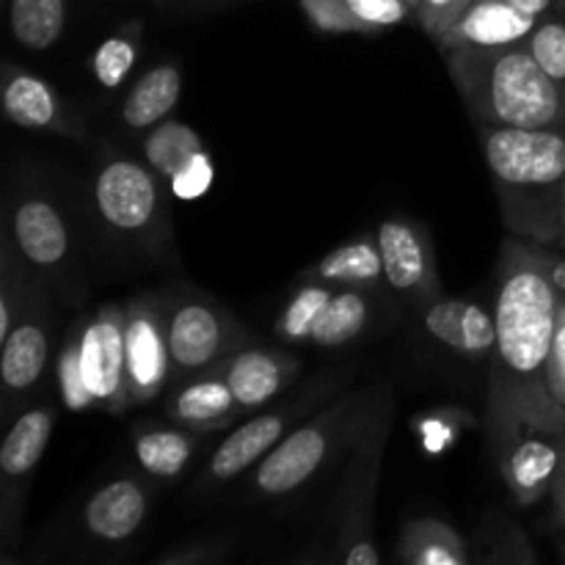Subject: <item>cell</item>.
<instances>
[{
  "mask_svg": "<svg viewBox=\"0 0 565 565\" xmlns=\"http://www.w3.org/2000/svg\"><path fill=\"white\" fill-rule=\"evenodd\" d=\"M563 296L546 268V246L508 237L497 265V348L489 403L550 401L552 345Z\"/></svg>",
  "mask_w": 565,
  "mask_h": 565,
  "instance_id": "cell-1",
  "label": "cell"
},
{
  "mask_svg": "<svg viewBox=\"0 0 565 565\" xmlns=\"http://www.w3.org/2000/svg\"><path fill=\"white\" fill-rule=\"evenodd\" d=\"M478 138L511 235L563 248L565 127L478 125Z\"/></svg>",
  "mask_w": 565,
  "mask_h": 565,
  "instance_id": "cell-2",
  "label": "cell"
},
{
  "mask_svg": "<svg viewBox=\"0 0 565 565\" xmlns=\"http://www.w3.org/2000/svg\"><path fill=\"white\" fill-rule=\"evenodd\" d=\"M445 58L475 125L565 127V92L541 70L527 44L452 47Z\"/></svg>",
  "mask_w": 565,
  "mask_h": 565,
  "instance_id": "cell-3",
  "label": "cell"
},
{
  "mask_svg": "<svg viewBox=\"0 0 565 565\" xmlns=\"http://www.w3.org/2000/svg\"><path fill=\"white\" fill-rule=\"evenodd\" d=\"M489 430L500 472L519 505L552 491L565 450V406L550 401L489 403Z\"/></svg>",
  "mask_w": 565,
  "mask_h": 565,
  "instance_id": "cell-4",
  "label": "cell"
},
{
  "mask_svg": "<svg viewBox=\"0 0 565 565\" xmlns=\"http://www.w3.org/2000/svg\"><path fill=\"white\" fill-rule=\"evenodd\" d=\"M379 401L367 395H345L334 406L315 414L309 423L292 428L254 469L252 486L259 497L296 494L309 483L331 456L364 430Z\"/></svg>",
  "mask_w": 565,
  "mask_h": 565,
  "instance_id": "cell-5",
  "label": "cell"
},
{
  "mask_svg": "<svg viewBox=\"0 0 565 565\" xmlns=\"http://www.w3.org/2000/svg\"><path fill=\"white\" fill-rule=\"evenodd\" d=\"M392 403L379 401L373 417L356 436V456L340 491V527H337V561L345 565H379L381 552L373 539V500L379 489V469L390 434Z\"/></svg>",
  "mask_w": 565,
  "mask_h": 565,
  "instance_id": "cell-6",
  "label": "cell"
},
{
  "mask_svg": "<svg viewBox=\"0 0 565 565\" xmlns=\"http://www.w3.org/2000/svg\"><path fill=\"white\" fill-rule=\"evenodd\" d=\"M171 375L191 379L224 362L241 337L235 320L204 298H177L163 303Z\"/></svg>",
  "mask_w": 565,
  "mask_h": 565,
  "instance_id": "cell-7",
  "label": "cell"
},
{
  "mask_svg": "<svg viewBox=\"0 0 565 565\" xmlns=\"http://www.w3.org/2000/svg\"><path fill=\"white\" fill-rule=\"evenodd\" d=\"M127 315L125 307L105 303L92 320L77 326L81 345V367L94 408L108 414H121L132 406L130 384H127Z\"/></svg>",
  "mask_w": 565,
  "mask_h": 565,
  "instance_id": "cell-8",
  "label": "cell"
},
{
  "mask_svg": "<svg viewBox=\"0 0 565 565\" xmlns=\"http://www.w3.org/2000/svg\"><path fill=\"white\" fill-rule=\"evenodd\" d=\"M99 218L114 232L143 237L163 218V193L158 174L138 160L110 154L94 180Z\"/></svg>",
  "mask_w": 565,
  "mask_h": 565,
  "instance_id": "cell-9",
  "label": "cell"
},
{
  "mask_svg": "<svg viewBox=\"0 0 565 565\" xmlns=\"http://www.w3.org/2000/svg\"><path fill=\"white\" fill-rule=\"evenodd\" d=\"M323 395L326 390L312 386V390L303 392L301 397H292L285 406L274 408V412L268 414H259V417L241 425L235 434H230L221 441V447H215L199 489H215V486L230 483L237 475H243L246 469H252L254 463L263 461V458L290 434L292 425H296L298 419L307 417V414L318 406Z\"/></svg>",
  "mask_w": 565,
  "mask_h": 565,
  "instance_id": "cell-10",
  "label": "cell"
},
{
  "mask_svg": "<svg viewBox=\"0 0 565 565\" xmlns=\"http://www.w3.org/2000/svg\"><path fill=\"white\" fill-rule=\"evenodd\" d=\"M384 257V274L392 290L403 292L419 307H428L439 298V270H436L434 246L423 226L392 215L384 218L375 235Z\"/></svg>",
  "mask_w": 565,
  "mask_h": 565,
  "instance_id": "cell-11",
  "label": "cell"
},
{
  "mask_svg": "<svg viewBox=\"0 0 565 565\" xmlns=\"http://www.w3.org/2000/svg\"><path fill=\"white\" fill-rule=\"evenodd\" d=\"M127 315V384L132 403H147L166 390L171 379V353L166 340L163 303L136 298Z\"/></svg>",
  "mask_w": 565,
  "mask_h": 565,
  "instance_id": "cell-12",
  "label": "cell"
},
{
  "mask_svg": "<svg viewBox=\"0 0 565 565\" xmlns=\"http://www.w3.org/2000/svg\"><path fill=\"white\" fill-rule=\"evenodd\" d=\"M9 241L31 268L55 270L70 257V226L47 196H25L9 218Z\"/></svg>",
  "mask_w": 565,
  "mask_h": 565,
  "instance_id": "cell-13",
  "label": "cell"
},
{
  "mask_svg": "<svg viewBox=\"0 0 565 565\" xmlns=\"http://www.w3.org/2000/svg\"><path fill=\"white\" fill-rule=\"evenodd\" d=\"M213 370L230 384L241 412H254L279 397L292 384L301 362L279 351L246 348V351H232Z\"/></svg>",
  "mask_w": 565,
  "mask_h": 565,
  "instance_id": "cell-14",
  "label": "cell"
},
{
  "mask_svg": "<svg viewBox=\"0 0 565 565\" xmlns=\"http://www.w3.org/2000/svg\"><path fill=\"white\" fill-rule=\"evenodd\" d=\"M544 17H533L505 0H472L469 9L441 33V50L452 47H508L524 44Z\"/></svg>",
  "mask_w": 565,
  "mask_h": 565,
  "instance_id": "cell-15",
  "label": "cell"
},
{
  "mask_svg": "<svg viewBox=\"0 0 565 565\" xmlns=\"http://www.w3.org/2000/svg\"><path fill=\"white\" fill-rule=\"evenodd\" d=\"M425 331L458 356L483 359L497 348L494 309L463 298H436L425 307Z\"/></svg>",
  "mask_w": 565,
  "mask_h": 565,
  "instance_id": "cell-16",
  "label": "cell"
},
{
  "mask_svg": "<svg viewBox=\"0 0 565 565\" xmlns=\"http://www.w3.org/2000/svg\"><path fill=\"white\" fill-rule=\"evenodd\" d=\"M0 379H3L6 397L22 395L33 390L47 370L50 356V320L39 298L28 303L25 312L17 318L14 329L0 340Z\"/></svg>",
  "mask_w": 565,
  "mask_h": 565,
  "instance_id": "cell-17",
  "label": "cell"
},
{
  "mask_svg": "<svg viewBox=\"0 0 565 565\" xmlns=\"http://www.w3.org/2000/svg\"><path fill=\"white\" fill-rule=\"evenodd\" d=\"M237 414H243L241 406H237L230 384L215 370L182 379L166 401V417L193 434H210V430L224 428Z\"/></svg>",
  "mask_w": 565,
  "mask_h": 565,
  "instance_id": "cell-18",
  "label": "cell"
},
{
  "mask_svg": "<svg viewBox=\"0 0 565 565\" xmlns=\"http://www.w3.org/2000/svg\"><path fill=\"white\" fill-rule=\"evenodd\" d=\"M3 110L22 130L58 132V136L70 138H77L83 132L81 125L61 108V99L53 92V86L25 70H11L9 66V72H6Z\"/></svg>",
  "mask_w": 565,
  "mask_h": 565,
  "instance_id": "cell-19",
  "label": "cell"
},
{
  "mask_svg": "<svg viewBox=\"0 0 565 565\" xmlns=\"http://www.w3.org/2000/svg\"><path fill=\"white\" fill-rule=\"evenodd\" d=\"M147 513L149 497L143 486L130 478H119L88 497L86 508H83V524L94 539L119 544V541L132 539L143 527Z\"/></svg>",
  "mask_w": 565,
  "mask_h": 565,
  "instance_id": "cell-20",
  "label": "cell"
},
{
  "mask_svg": "<svg viewBox=\"0 0 565 565\" xmlns=\"http://www.w3.org/2000/svg\"><path fill=\"white\" fill-rule=\"evenodd\" d=\"M182 94V70L174 61H163L138 77L121 103V119L130 130H149L177 108Z\"/></svg>",
  "mask_w": 565,
  "mask_h": 565,
  "instance_id": "cell-21",
  "label": "cell"
},
{
  "mask_svg": "<svg viewBox=\"0 0 565 565\" xmlns=\"http://www.w3.org/2000/svg\"><path fill=\"white\" fill-rule=\"evenodd\" d=\"M53 425L55 412L50 406L31 408V412L17 417L3 447H0V472H3L6 489L11 483H22V480L31 478V472L42 461L44 450H47Z\"/></svg>",
  "mask_w": 565,
  "mask_h": 565,
  "instance_id": "cell-22",
  "label": "cell"
},
{
  "mask_svg": "<svg viewBox=\"0 0 565 565\" xmlns=\"http://www.w3.org/2000/svg\"><path fill=\"white\" fill-rule=\"evenodd\" d=\"M309 281H323L331 287H362L373 290L386 281L384 257L375 237H359L326 254L318 265L307 270Z\"/></svg>",
  "mask_w": 565,
  "mask_h": 565,
  "instance_id": "cell-23",
  "label": "cell"
},
{
  "mask_svg": "<svg viewBox=\"0 0 565 565\" xmlns=\"http://www.w3.org/2000/svg\"><path fill=\"white\" fill-rule=\"evenodd\" d=\"M401 561L412 565H467L472 563L469 546L450 524L439 519H417L401 533Z\"/></svg>",
  "mask_w": 565,
  "mask_h": 565,
  "instance_id": "cell-24",
  "label": "cell"
},
{
  "mask_svg": "<svg viewBox=\"0 0 565 565\" xmlns=\"http://www.w3.org/2000/svg\"><path fill=\"white\" fill-rule=\"evenodd\" d=\"M191 434L193 430L180 428V425L174 428L154 425V428L138 430L132 447H136V458L143 472L160 480L180 478L196 450V439Z\"/></svg>",
  "mask_w": 565,
  "mask_h": 565,
  "instance_id": "cell-25",
  "label": "cell"
},
{
  "mask_svg": "<svg viewBox=\"0 0 565 565\" xmlns=\"http://www.w3.org/2000/svg\"><path fill=\"white\" fill-rule=\"evenodd\" d=\"M370 326V296L362 287H337L320 312L309 342L318 348H342Z\"/></svg>",
  "mask_w": 565,
  "mask_h": 565,
  "instance_id": "cell-26",
  "label": "cell"
},
{
  "mask_svg": "<svg viewBox=\"0 0 565 565\" xmlns=\"http://www.w3.org/2000/svg\"><path fill=\"white\" fill-rule=\"evenodd\" d=\"M204 141L191 125L180 119H163L160 125L149 127L147 138H143V160L149 169L169 182L188 160L196 152H202Z\"/></svg>",
  "mask_w": 565,
  "mask_h": 565,
  "instance_id": "cell-27",
  "label": "cell"
},
{
  "mask_svg": "<svg viewBox=\"0 0 565 565\" xmlns=\"http://www.w3.org/2000/svg\"><path fill=\"white\" fill-rule=\"evenodd\" d=\"M9 25L22 47H53L66 25V0H11Z\"/></svg>",
  "mask_w": 565,
  "mask_h": 565,
  "instance_id": "cell-28",
  "label": "cell"
},
{
  "mask_svg": "<svg viewBox=\"0 0 565 565\" xmlns=\"http://www.w3.org/2000/svg\"><path fill=\"white\" fill-rule=\"evenodd\" d=\"M143 42V28L141 22H130L114 36L105 39L92 55V75L105 92H114L121 83L130 77L132 66H136L138 55H141Z\"/></svg>",
  "mask_w": 565,
  "mask_h": 565,
  "instance_id": "cell-29",
  "label": "cell"
},
{
  "mask_svg": "<svg viewBox=\"0 0 565 565\" xmlns=\"http://www.w3.org/2000/svg\"><path fill=\"white\" fill-rule=\"evenodd\" d=\"M334 290L337 287L323 285V281L307 279V285L290 298V303H287V307L281 309L279 318H276V326H274L276 337L285 342H292V345H298V342H309L315 323H318L320 312H323L326 303L331 301Z\"/></svg>",
  "mask_w": 565,
  "mask_h": 565,
  "instance_id": "cell-30",
  "label": "cell"
},
{
  "mask_svg": "<svg viewBox=\"0 0 565 565\" xmlns=\"http://www.w3.org/2000/svg\"><path fill=\"white\" fill-rule=\"evenodd\" d=\"M524 44L541 70L565 92V17H544Z\"/></svg>",
  "mask_w": 565,
  "mask_h": 565,
  "instance_id": "cell-31",
  "label": "cell"
},
{
  "mask_svg": "<svg viewBox=\"0 0 565 565\" xmlns=\"http://www.w3.org/2000/svg\"><path fill=\"white\" fill-rule=\"evenodd\" d=\"M58 390H61V401L70 412H88L94 408V397L88 392L86 379H83V367H81V345H77V331H72L70 337L64 340V348L58 353Z\"/></svg>",
  "mask_w": 565,
  "mask_h": 565,
  "instance_id": "cell-32",
  "label": "cell"
},
{
  "mask_svg": "<svg viewBox=\"0 0 565 565\" xmlns=\"http://www.w3.org/2000/svg\"><path fill=\"white\" fill-rule=\"evenodd\" d=\"M215 182V169H213V158H210L207 149L193 154L180 171L169 180L171 193L182 202H193V199H202L204 193L213 188Z\"/></svg>",
  "mask_w": 565,
  "mask_h": 565,
  "instance_id": "cell-33",
  "label": "cell"
},
{
  "mask_svg": "<svg viewBox=\"0 0 565 565\" xmlns=\"http://www.w3.org/2000/svg\"><path fill=\"white\" fill-rule=\"evenodd\" d=\"M345 3L367 33H379L381 28L401 25V22L408 20V14H414L408 0H345Z\"/></svg>",
  "mask_w": 565,
  "mask_h": 565,
  "instance_id": "cell-34",
  "label": "cell"
},
{
  "mask_svg": "<svg viewBox=\"0 0 565 565\" xmlns=\"http://www.w3.org/2000/svg\"><path fill=\"white\" fill-rule=\"evenodd\" d=\"M312 25L323 33H367L345 0H298Z\"/></svg>",
  "mask_w": 565,
  "mask_h": 565,
  "instance_id": "cell-35",
  "label": "cell"
},
{
  "mask_svg": "<svg viewBox=\"0 0 565 565\" xmlns=\"http://www.w3.org/2000/svg\"><path fill=\"white\" fill-rule=\"evenodd\" d=\"M469 3L472 0H419L414 17H417L428 36L439 39L469 9Z\"/></svg>",
  "mask_w": 565,
  "mask_h": 565,
  "instance_id": "cell-36",
  "label": "cell"
},
{
  "mask_svg": "<svg viewBox=\"0 0 565 565\" xmlns=\"http://www.w3.org/2000/svg\"><path fill=\"white\" fill-rule=\"evenodd\" d=\"M546 379H550L552 395H555L565 406V318L563 312H561V323H557V334H555V345H552Z\"/></svg>",
  "mask_w": 565,
  "mask_h": 565,
  "instance_id": "cell-37",
  "label": "cell"
},
{
  "mask_svg": "<svg viewBox=\"0 0 565 565\" xmlns=\"http://www.w3.org/2000/svg\"><path fill=\"white\" fill-rule=\"evenodd\" d=\"M224 557V550L215 544H202L193 546V550H177L169 555L158 557L160 565H191V563H215Z\"/></svg>",
  "mask_w": 565,
  "mask_h": 565,
  "instance_id": "cell-38",
  "label": "cell"
},
{
  "mask_svg": "<svg viewBox=\"0 0 565 565\" xmlns=\"http://www.w3.org/2000/svg\"><path fill=\"white\" fill-rule=\"evenodd\" d=\"M550 497H552V522L565 530V450H563V461H561V469H557L555 483H552Z\"/></svg>",
  "mask_w": 565,
  "mask_h": 565,
  "instance_id": "cell-39",
  "label": "cell"
},
{
  "mask_svg": "<svg viewBox=\"0 0 565 565\" xmlns=\"http://www.w3.org/2000/svg\"><path fill=\"white\" fill-rule=\"evenodd\" d=\"M546 268H550V276H552V281H555L557 292L565 298V257L563 254H552L550 248H546Z\"/></svg>",
  "mask_w": 565,
  "mask_h": 565,
  "instance_id": "cell-40",
  "label": "cell"
},
{
  "mask_svg": "<svg viewBox=\"0 0 565 565\" xmlns=\"http://www.w3.org/2000/svg\"><path fill=\"white\" fill-rule=\"evenodd\" d=\"M505 3L516 6V9L527 11L533 17H546L557 6V0H505Z\"/></svg>",
  "mask_w": 565,
  "mask_h": 565,
  "instance_id": "cell-41",
  "label": "cell"
},
{
  "mask_svg": "<svg viewBox=\"0 0 565 565\" xmlns=\"http://www.w3.org/2000/svg\"><path fill=\"white\" fill-rule=\"evenodd\" d=\"M557 550H561V557L565 561V535H561V539H557Z\"/></svg>",
  "mask_w": 565,
  "mask_h": 565,
  "instance_id": "cell-42",
  "label": "cell"
},
{
  "mask_svg": "<svg viewBox=\"0 0 565 565\" xmlns=\"http://www.w3.org/2000/svg\"><path fill=\"white\" fill-rule=\"evenodd\" d=\"M563 248H565V191H563Z\"/></svg>",
  "mask_w": 565,
  "mask_h": 565,
  "instance_id": "cell-43",
  "label": "cell"
},
{
  "mask_svg": "<svg viewBox=\"0 0 565 565\" xmlns=\"http://www.w3.org/2000/svg\"><path fill=\"white\" fill-rule=\"evenodd\" d=\"M555 9H557V11H561V14L565 17V0H557V6H555Z\"/></svg>",
  "mask_w": 565,
  "mask_h": 565,
  "instance_id": "cell-44",
  "label": "cell"
},
{
  "mask_svg": "<svg viewBox=\"0 0 565 565\" xmlns=\"http://www.w3.org/2000/svg\"><path fill=\"white\" fill-rule=\"evenodd\" d=\"M408 6H412L414 11H417V6H419V0H408Z\"/></svg>",
  "mask_w": 565,
  "mask_h": 565,
  "instance_id": "cell-45",
  "label": "cell"
},
{
  "mask_svg": "<svg viewBox=\"0 0 565 565\" xmlns=\"http://www.w3.org/2000/svg\"><path fill=\"white\" fill-rule=\"evenodd\" d=\"M563 318H565V298H563Z\"/></svg>",
  "mask_w": 565,
  "mask_h": 565,
  "instance_id": "cell-46",
  "label": "cell"
}]
</instances>
